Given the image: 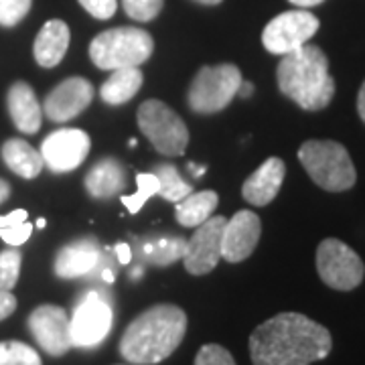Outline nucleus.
Returning a JSON list of instances; mask_svg holds the SVG:
<instances>
[{
  "mask_svg": "<svg viewBox=\"0 0 365 365\" xmlns=\"http://www.w3.org/2000/svg\"><path fill=\"white\" fill-rule=\"evenodd\" d=\"M143 79V71L138 67L114 69V73L102 83L100 96H102V100H104L106 104L110 106L126 104L140 91Z\"/></svg>",
  "mask_w": 365,
  "mask_h": 365,
  "instance_id": "obj_22",
  "label": "nucleus"
},
{
  "mask_svg": "<svg viewBox=\"0 0 365 365\" xmlns=\"http://www.w3.org/2000/svg\"><path fill=\"white\" fill-rule=\"evenodd\" d=\"M237 93H240L242 98H248V96H252V93H254V83H250V81H242Z\"/></svg>",
  "mask_w": 365,
  "mask_h": 365,
  "instance_id": "obj_39",
  "label": "nucleus"
},
{
  "mask_svg": "<svg viewBox=\"0 0 365 365\" xmlns=\"http://www.w3.org/2000/svg\"><path fill=\"white\" fill-rule=\"evenodd\" d=\"M195 365H235V359L222 345L207 343L195 355Z\"/></svg>",
  "mask_w": 365,
  "mask_h": 365,
  "instance_id": "obj_31",
  "label": "nucleus"
},
{
  "mask_svg": "<svg viewBox=\"0 0 365 365\" xmlns=\"http://www.w3.org/2000/svg\"><path fill=\"white\" fill-rule=\"evenodd\" d=\"M136 185H138V189H136L134 195L120 197L124 207L128 209L132 215L138 213L150 197L158 195V179L155 173H140V175H136Z\"/></svg>",
  "mask_w": 365,
  "mask_h": 365,
  "instance_id": "obj_27",
  "label": "nucleus"
},
{
  "mask_svg": "<svg viewBox=\"0 0 365 365\" xmlns=\"http://www.w3.org/2000/svg\"><path fill=\"white\" fill-rule=\"evenodd\" d=\"M333 349L329 329L302 313H278L254 329L250 355L254 365H313Z\"/></svg>",
  "mask_w": 365,
  "mask_h": 365,
  "instance_id": "obj_1",
  "label": "nucleus"
},
{
  "mask_svg": "<svg viewBox=\"0 0 365 365\" xmlns=\"http://www.w3.org/2000/svg\"><path fill=\"white\" fill-rule=\"evenodd\" d=\"M187 314L177 304H155L126 327L120 355L132 365H157L182 343Z\"/></svg>",
  "mask_w": 365,
  "mask_h": 365,
  "instance_id": "obj_2",
  "label": "nucleus"
},
{
  "mask_svg": "<svg viewBox=\"0 0 365 365\" xmlns=\"http://www.w3.org/2000/svg\"><path fill=\"white\" fill-rule=\"evenodd\" d=\"M112 307L98 292L86 294L69 319V333L73 347H96L108 337L112 329Z\"/></svg>",
  "mask_w": 365,
  "mask_h": 365,
  "instance_id": "obj_10",
  "label": "nucleus"
},
{
  "mask_svg": "<svg viewBox=\"0 0 365 365\" xmlns=\"http://www.w3.org/2000/svg\"><path fill=\"white\" fill-rule=\"evenodd\" d=\"M292 4H297L299 9H311V6H317V4H321L323 0H290Z\"/></svg>",
  "mask_w": 365,
  "mask_h": 365,
  "instance_id": "obj_40",
  "label": "nucleus"
},
{
  "mask_svg": "<svg viewBox=\"0 0 365 365\" xmlns=\"http://www.w3.org/2000/svg\"><path fill=\"white\" fill-rule=\"evenodd\" d=\"M284 175H287L284 160L278 157H270L244 181L242 195L250 205H256V207L270 205L282 189Z\"/></svg>",
  "mask_w": 365,
  "mask_h": 365,
  "instance_id": "obj_16",
  "label": "nucleus"
},
{
  "mask_svg": "<svg viewBox=\"0 0 365 365\" xmlns=\"http://www.w3.org/2000/svg\"><path fill=\"white\" fill-rule=\"evenodd\" d=\"M276 81L280 93L307 112L325 110L335 96V79L329 71L325 51L309 43L282 55L276 67Z\"/></svg>",
  "mask_w": 365,
  "mask_h": 365,
  "instance_id": "obj_3",
  "label": "nucleus"
},
{
  "mask_svg": "<svg viewBox=\"0 0 365 365\" xmlns=\"http://www.w3.org/2000/svg\"><path fill=\"white\" fill-rule=\"evenodd\" d=\"M31 234H33V225L29 222H23L19 223V225H13V227L0 230V237H2L9 246H14V248L23 246L26 240L31 237Z\"/></svg>",
  "mask_w": 365,
  "mask_h": 365,
  "instance_id": "obj_33",
  "label": "nucleus"
},
{
  "mask_svg": "<svg viewBox=\"0 0 365 365\" xmlns=\"http://www.w3.org/2000/svg\"><path fill=\"white\" fill-rule=\"evenodd\" d=\"M116 254L120 264H128V262L132 260V252L128 244H120V246H116Z\"/></svg>",
  "mask_w": 365,
  "mask_h": 365,
  "instance_id": "obj_36",
  "label": "nucleus"
},
{
  "mask_svg": "<svg viewBox=\"0 0 365 365\" xmlns=\"http://www.w3.org/2000/svg\"><path fill=\"white\" fill-rule=\"evenodd\" d=\"M29 331L41 349L53 357H61L73 347L69 314L57 304H41L29 314Z\"/></svg>",
  "mask_w": 365,
  "mask_h": 365,
  "instance_id": "obj_13",
  "label": "nucleus"
},
{
  "mask_svg": "<svg viewBox=\"0 0 365 365\" xmlns=\"http://www.w3.org/2000/svg\"><path fill=\"white\" fill-rule=\"evenodd\" d=\"M102 278H104L106 282H114V272H112V270H108V268H106L104 272H102Z\"/></svg>",
  "mask_w": 365,
  "mask_h": 365,
  "instance_id": "obj_41",
  "label": "nucleus"
},
{
  "mask_svg": "<svg viewBox=\"0 0 365 365\" xmlns=\"http://www.w3.org/2000/svg\"><path fill=\"white\" fill-rule=\"evenodd\" d=\"M2 160L6 163V167L13 170L14 175H19L23 179L39 177L41 170L45 167L39 150H35L31 144L21 138H11L2 144Z\"/></svg>",
  "mask_w": 365,
  "mask_h": 365,
  "instance_id": "obj_21",
  "label": "nucleus"
},
{
  "mask_svg": "<svg viewBox=\"0 0 365 365\" xmlns=\"http://www.w3.org/2000/svg\"><path fill=\"white\" fill-rule=\"evenodd\" d=\"M26 215H29V213H26L25 209H14L9 215H0V230L13 227V225H19V223L26 222Z\"/></svg>",
  "mask_w": 365,
  "mask_h": 365,
  "instance_id": "obj_35",
  "label": "nucleus"
},
{
  "mask_svg": "<svg viewBox=\"0 0 365 365\" xmlns=\"http://www.w3.org/2000/svg\"><path fill=\"white\" fill-rule=\"evenodd\" d=\"M79 4L83 6V11L100 21H108L110 16H114L118 9V0H79Z\"/></svg>",
  "mask_w": 365,
  "mask_h": 365,
  "instance_id": "obj_32",
  "label": "nucleus"
},
{
  "mask_svg": "<svg viewBox=\"0 0 365 365\" xmlns=\"http://www.w3.org/2000/svg\"><path fill=\"white\" fill-rule=\"evenodd\" d=\"M9 114L23 134H37L43 124V108L26 81H14L6 93Z\"/></svg>",
  "mask_w": 365,
  "mask_h": 365,
  "instance_id": "obj_18",
  "label": "nucleus"
},
{
  "mask_svg": "<svg viewBox=\"0 0 365 365\" xmlns=\"http://www.w3.org/2000/svg\"><path fill=\"white\" fill-rule=\"evenodd\" d=\"M175 205H177L175 215H177L179 225L197 227L203 222H207L209 217L215 213V209L220 205V195L215 191H199V193L193 191Z\"/></svg>",
  "mask_w": 365,
  "mask_h": 365,
  "instance_id": "obj_23",
  "label": "nucleus"
},
{
  "mask_svg": "<svg viewBox=\"0 0 365 365\" xmlns=\"http://www.w3.org/2000/svg\"><path fill=\"white\" fill-rule=\"evenodd\" d=\"M102 258V248L96 237H79L57 252L53 270L59 278H79L90 274Z\"/></svg>",
  "mask_w": 365,
  "mask_h": 365,
  "instance_id": "obj_17",
  "label": "nucleus"
},
{
  "mask_svg": "<svg viewBox=\"0 0 365 365\" xmlns=\"http://www.w3.org/2000/svg\"><path fill=\"white\" fill-rule=\"evenodd\" d=\"M185 252H187V240L177 235L150 240L143 248L144 258L155 266H170L173 262L182 260Z\"/></svg>",
  "mask_w": 365,
  "mask_h": 365,
  "instance_id": "obj_24",
  "label": "nucleus"
},
{
  "mask_svg": "<svg viewBox=\"0 0 365 365\" xmlns=\"http://www.w3.org/2000/svg\"><path fill=\"white\" fill-rule=\"evenodd\" d=\"M138 128L160 155L181 157L189 144V130L182 118L160 100H146L138 108Z\"/></svg>",
  "mask_w": 365,
  "mask_h": 365,
  "instance_id": "obj_7",
  "label": "nucleus"
},
{
  "mask_svg": "<svg viewBox=\"0 0 365 365\" xmlns=\"http://www.w3.org/2000/svg\"><path fill=\"white\" fill-rule=\"evenodd\" d=\"M260 217L248 209L237 211L235 215H232V220L225 222V227H223L222 258L230 264L244 262L254 254V250L260 242Z\"/></svg>",
  "mask_w": 365,
  "mask_h": 365,
  "instance_id": "obj_14",
  "label": "nucleus"
},
{
  "mask_svg": "<svg viewBox=\"0 0 365 365\" xmlns=\"http://www.w3.org/2000/svg\"><path fill=\"white\" fill-rule=\"evenodd\" d=\"M21 264H23V256L14 246L0 252V290H13L16 287Z\"/></svg>",
  "mask_w": 365,
  "mask_h": 365,
  "instance_id": "obj_28",
  "label": "nucleus"
},
{
  "mask_svg": "<svg viewBox=\"0 0 365 365\" xmlns=\"http://www.w3.org/2000/svg\"><path fill=\"white\" fill-rule=\"evenodd\" d=\"M45 225H47V222H45L43 217H41V220H37V227H45Z\"/></svg>",
  "mask_w": 365,
  "mask_h": 365,
  "instance_id": "obj_43",
  "label": "nucleus"
},
{
  "mask_svg": "<svg viewBox=\"0 0 365 365\" xmlns=\"http://www.w3.org/2000/svg\"><path fill=\"white\" fill-rule=\"evenodd\" d=\"M93 100V86L83 78H67L53 88L45 102L43 112L51 122H67L79 116Z\"/></svg>",
  "mask_w": 365,
  "mask_h": 365,
  "instance_id": "obj_15",
  "label": "nucleus"
},
{
  "mask_svg": "<svg viewBox=\"0 0 365 365\" xmlns=\"http://www.w3.org/2000/svg\"><path fill=\"white\" fill-rule=\"evenodd\" d=\"M299 160L317 187L329 193L349 191L357 181L347 148L335 140H307L299 148Z\"/></svg>",
  "mask_w": 365,
  "mask_h": 365,
  "instance_id": "obj_4",
  "label": "nucleus"
},
{
  "mask_svg": "<svg viewBox=\"0 0 365 365\" xmlns=\"http://www.w3.org/2000/svg\"><path fill=\"white\" fill-rule=\"evenodd\" d=\"M199 4H207V6H215V4H220L222 0H195Z\"/></svg>",
  "mask_w": 365,
  "mask_h": 365,
  "instance_id": "obj_42",
  "label": "nucleus"
},
{
  "mask_svg": "<svg viewBox=\"0 0 365 365\" xmlns=\"http://www.w3.org/2000/svg\"><path fill=\"white\" fill-rule=\"evenodd\" d=\"M357 114L361 118V122L365 124V81L359 88V93H357Z\"/></svg>",
  "mask_w": 365,
  "mask_h": 365,
  "instance_id": "obj_37",
  "label": "nucleus"
},
{
  "mask_svg": "<svg viewBox=\"0 0 365 365\" xmlns=\"http://www.w3.org/2000/svg\"><path fill=\"white\" fill-rule=\"evenodd\" d=\"M319 19L307 9H294L274 16L262 31V45L272 55H287L307 45L319 31Z\"/></svg>",
  "mask_w": 365,
  "mask_h": 365,
  "instance_id": "obj_9",
  "label": "nucleus"
},
{
  "mask_svg": "<svg viewBox=\"0 0 365 365\" xmlns=\"http://www.w3.org/2000/svg\"><path fill=\"white\" fill-rule=\"evenodd\" d=\"M69 39H71L69 26L63 21H59V19L47 21L33 45L35 61L45 69L59 66L69 49Z\"/></svg>",
  "mask_w": 365,
  "mask_h": 365,
  "instance_id": "obj_19",
  "label": "nucleus"
},
{
  "mask_svg": "<svg viewBox=\"0 0 365 365\" xmlns=\"http://www.w3.org/2000/svg\"><path fill=\"white\" fill-rule=\"evenodd\" d=\"M0 365H43L39 353L21 341H0Z\"/></svg>",
  "mask_w": 365,
  "mask_h": 365,
  "instance_id": "obj_26",
  "label": "nucleus"
},
{
  "mask_svg": "<svg viewBox=\"0 0 365 365\" xmlns=\"http://www.w3.org/2000/svg\"><path fill=\"white\" fill-rule=\"evenodd\" d=\"M225 222L227 220L222 215H211L207 222L197 225V232L187 242V252L182 256L187 272L193 276H203L217 266V262L222 260V237Z\"/></svg>",
  "mask_w": 365,
  "mask_h": 365,
  "instance_id": "obj_11",
  "label": "nucleus"
},
{
  "mask_svg": "<svg viewBox=\"0 0 365 365\" xmlns=\"http://www.w3.org/2000/svg\"><path fill=\"white\" fill-rule=\"evenodd\" d=\"M16 311V297L11 290H0V321L9 319Z\"/></svg>",
  "mask_w": 365,
  "mask_h": 365,
  "instance_id": "obj_34",
  "label": "nucleus"
},
{
  "mask_svg": "<svg viewBox=\"0 0 365 365\" xmlns=\"http://www.w3.org/2000/svg\"><path fill=\"white\" fill-rule=\"evenodd\" d=\"M317 272L329 288L349 292L364 282L365 264L345 242L327 237L317 248Z\"/></svg>",
  "mask_w": 365,
  "mask_h": 365,
  "instance_id": "obj_8",
  "label": "nucleus"
},
{
  "mask_svg": "<svg viewBox=\"0 0 365 365\" xmlns=\"http://www.w3.org/2000/svg\"><path fill=\"white\" fill-rule=\"evenodd\" d=\"M155 175L158 179V195L167 199V201L179 203L189 193H193V185L182 179L175 165H169V163L157 165Z\"/></svg>",
  "mask_w": 365,
  "mask_h": 365,
  "instance_id": "obj_25",
  "label": "nucleus"
},
{
  "mask_svg": "<svg viewBox=\"0 0 365 365\" xmlns=\"http://www.w3.org/2000/svg\"><path fill=\"white\" fill-rule=\"evenodd\" d=\"M90 136L78 128H61L51 132L41 144V157L51 173L76 170L90 155Z\"/></svg>",
  "mask_w": 365,
  "mask_h": 365,
  "instance_id": "obj_12",
  "label": "nucleus"
},
{
  "mask_svg": "<svg viewBox=\"0 0 365 365\" xmlns=\"http://www.w3.org/2000/svg\"><path fill=\"white\" fill-rule=\"evenodd\" d=\"M9 197H11V185L4 181V179H0V205H2Z\"/></svg>",
  "mask_w": 365,
  "mask_h": 365,
  "instance_id": "obj_38",
  "label": "nucleus"
},
{
  "mask_svg": "<svg viewBox=\"0 0 365 365\" xmlns=\"http://www.w3.org/2000/svg\"><path fill=\"white\" fill-rule=\"evenodd\" d=\"M242 81V71L234 63L201 67L189 86V108L197 114L222 112L237 96Z\"/></svg>",
  "mask_w": 365,
  "mask_h": 365,
  "instance_id": "obj_6",
  "label": "nucleus"
},
{
  "mask_svg": "<svg viewBox=\"0 0 365 365\" xmlns=\"http://www.w3.org/2000/svg\"><path fill=\"white\" fill-rule=\"evenodd\" d=\"M163 4H165V0H122L126 14L140 23L155 21L163 11Z\"/></svg>",
  "mask_w": 365,
  "mask_h": 365,
  "instance_id": "obj_29",
  "label": "nucleus"
},
{
  "mask_svg": "<svg viewBox=\"0 0 365 365\" xmlns=\"http://www.w3.org/2000/svg\"><path fill=\"white\" fill-rule=\"evenodd\" d=\"M155 41L150 33L136 26H116L96 35L90 43V59L100 69L138 67L150 59Z\"/></svg>",
  "mask_w": 365,
  "mask_h": 365,
  "instance_id": "obj_5",
  "label": "nucleus"
},
{
  "mask_svg": "<svg viewBox=\"0 0 365 365\" xmlns=\"http://www.w3.org/2000/svg\"><path fill=\"white\" fill-rule=\"evenodd\" d=\"M33 0H0V25H19L31 11Z\"/></svg>",
  "mask_w": 365,
  "mask_h": 365,
  "instance_id": "obj_30",
  "label": "nucleus"
},
{
  "mask_svg": "<svg viewBox=\"0 0 365 365\" xmlns=\"http://www.w3.org/2000/svg\"><path fill=\"white\" fill-rule=\"evenodd\" d=\"M86 189L93 199H110L124 191L126 187V169L118 158L98 160L86 175Z\"/></svg>",
  "mask_w": 365,
  "mask_h": 365,
  "instance_id": "obj_20",
  "label": "nucleus"
},
{
  "mask_svg": "<svg viewBox=\"0 0 365 365\" xmlns=\"http://www.w3.org/2000/svg\"><path fill=\"white\" fill-rule=\"evenodd\" d=\"M136 144H138V140H136V138H130V140H128V146H136Z\"/></svg>",
  "mask_w": 365,
  "mask_h": 365,
  "instance_id": "obj_44",
  "label": "nucleus"
}]
</instances>
